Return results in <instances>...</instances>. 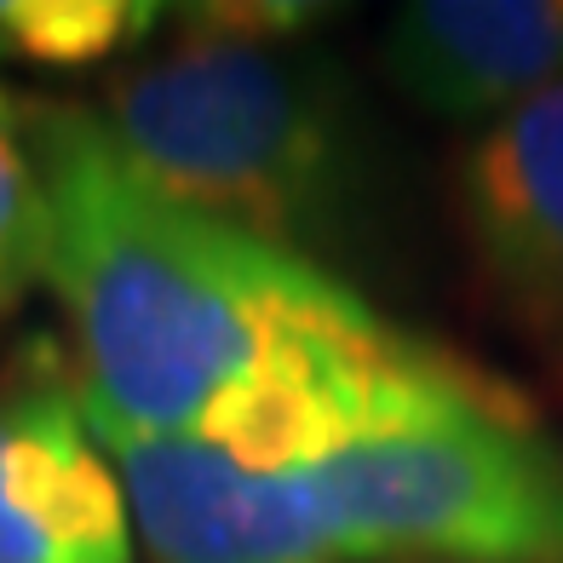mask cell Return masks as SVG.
<instances>
[{"label": "cell", "instance_id": "cell-1", "mask_svg": "<svg viewBox=\"0 0 563 563\" xmlns=\"http://www.w3.org/2000/svg\"><path fill=\"white\" fill-rule=\"evenodd\" d=\"M23 144L41 178L35 271L81 340L87 420L196 438L253 374L391 328L317 260L156 196L87 110H23Z\"/></svg>", "mask_w": 563, "mask_h": 563}, {"label": "cell", "instance_id": "cell-2", "mask_svg": "<svg viewBox=\"0 0 563 563\" xmlns=\"http://www.w3.org/2000/svg\"><path fill=\"white\" fill-rule=\"evenodd\" d=\"M178 46L104 87V133L156 196L305 253L345 196V115L288 53L317 7H185ZM311 260V253H305Z\"/></svg>", "mask_w": 563, "mask_h": 563}, {"label": "cell", "instance_id": "cell-3", "mask_svg": "<svg viewBox=\"0 0 563 563\" xmlns=\"http://www.w3.org/2000/svg\"><path fill=\"white\" fill-rule=\"evenodd\" d=\"M299 477L345 563H563V449L506 391L356 438Z\"/></svg>", "mask_w": 563, "mask_h": 563}, {"label": "cell", "instance_id": "cell-4", "mask_svg": "<svg viewBox=\"0 0 563 563\" xmlns=\"http://www.w3.org/2000/svg\"><path fill=\"white\" fill-rule=\"evenodd\" d=\"M156 563H345L299 472H247L201 438L87 420Z\"/></svg>", "mask_w": 563, "mask_h": 563}, {"label": "cell", "instance_id": "cell-5", "mask_svg": "<svg viewBox=\"0 0 563 563\" xmlns=\"http://www.w3.org/2000/svg\"><path fill=\"white\" fill-rule=\"evenodd\" d=\"M0 563H133L121 483L87 431L81 379L46 340L0 379Z\"/></svg>", "mask_w": 563, "mask_h": 563}, {"label": "cell", "instance_id": "cell-6", "mask_svg": "<svg viewBox=\"0 0 563 563\" xmlns=\"http://www.w3.org/2000/svg\"><path fill=\"white\" fill-rule=\"evenodd\" d=\"M454 201L495 299L563 351V81L477 126Z\"/></svg>", "mask_w": 563, "mask_h": 563}, {"label": "cell", "instance_id": "cell-7", "mask_svg": "<svg viewBox=\"0 0 563 563\" xmlns=\"http://www.w3.org/2000/svg\"><path fill=\"white\" fill-rule=\"evenodd\" d=\"M386 75L443 121H495L563 81V0H415L379 41Z\"/></svg>", "mask_w": 563, "mask_h": 563}, {"label": "cell", "instance_id": "cell-8", "mask_svg": "<svg viewBox=\"0 0 563 563\" xmlns=\"http://www.w3.org/2000/svg\"><path fill=\"white\" fill-rule=\"evenodd\" d=\"M162 18L156 0H0V41L46 69H92L139 46Z\"/></svg>", "mask_w": 563, "mask_h": 563}, {"label": "cell", "instance_id": "cell-9", "mask_svg": "<svg viewBox=\"0 0 563 563\" xmlns=\"http://www.w3.org/2000/svg\"><path fill=\"white\" fill-rule=\"evenodd\" d=\"M41 242V178L30 173V144L12 98L0 92V288H18L35 271Z\"/></svg>", "mask_w": 563, "mask_h": 563}, {"label": "cell", "instance_id": "cell-10", "mask_svg": "<svg viewBox=\"0 0 563 563\" xmlns=\"http://www.w3.org/2000/svg\"><path fill=\"white\" fill-rule=\"evenodd\" d=\"M7 299H12V294H7V288H0V305H7Z\"/></svg>", "mask_w": 563, "mask_h": 563}, {"label": "cell", "instance_id": "cell-11", "mask_svg": "<svg viewBox=\"0 0 563 563\" xmlns=\"http://www.w3.org/2000/svg\"><path fill=\"white\" fill-rule=\"evenodd\" d=\"M0 58H7V41H0Z\"/></svg>", "mask_w": 563, "mask_h": 563}]
</instances>
